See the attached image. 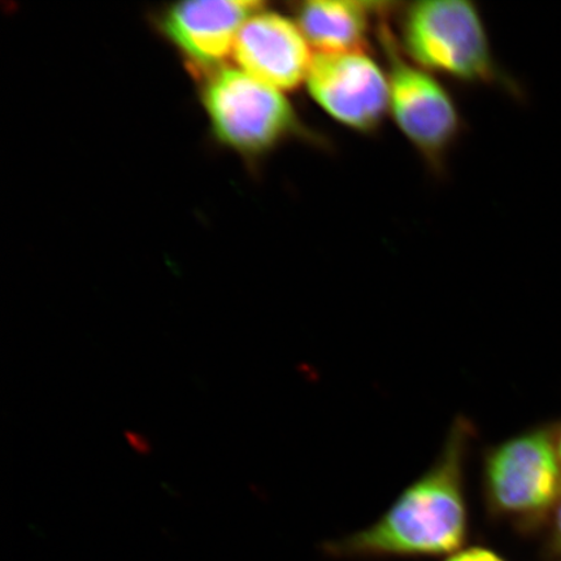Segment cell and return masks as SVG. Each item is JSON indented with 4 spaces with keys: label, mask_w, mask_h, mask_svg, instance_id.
<instances>
[{
    "label": "cell",
    "mask_w": 561,
    "mask_h": 561,
    "mask_svg": "<svg viewBox=\"0 0 561 561\" xmlns=\"http://www.w3.org/2000/svg\"><path fill=\"white\" fill-rule=\"evenodd\" d=\"M458 415L436 460L368 528L329 546L342 557H439L459 550L469 530L466 467L477 437Z\"/></svg>",
    "instance_id": "1"
},
{
    "label": "cell",
    "mask_w": 561,
    "mask_h": 561,
    "mask_svg": "<svg viewBox=\"0 0 561 561\" xmlns=\"http://www.w3.org/2000/svg\"><path fill=\"white\" fill-rule=\"evenodd\" d=\"M396 37L403 54L436 77L469 85L501 87L522 100L518 82L503 72L479 7L467 0L396 4Z\"/></svg>",
    "instance_id": "2"
},
{
    "label": "cell",
    "mask_w": 561,
    "mask_h": 561,
    "mask_svg": "<svg viewBox=\"0 0 561 561\" xmlns=\"http://www.w3.org/2000/svg\"><path fill=\"white\" fill-rule=\"evenodd\" d=\"M481 493L497 522L533 530L551 517L561 496L557 423L538 424L483 448Z\"/></svg>",
    "instance_id": "3"
},
{
    "label": "cell",
    "mask_w": 561,
    "mask_h": 561,
    "mask_svg": "<svg viewBox=\"0 0 561 561\" xmlns=\"http://www.w3.org/2000/svg\"><path fill=\"white\" fill-rule=\"evenodd\" d=\"M201 80L202 104L210 129L221 145L242 157H266L293 139L327 146L324 139L301 123L283 91L242 69L221 67Z\"/></svg>",
    "instance_id": "4"
},
{
    "label": "cell",
    "mask_w": 561,
    "mask_h": 561,
    "mask_svg": "<svg viewBox=\"0 0 561 561\" xmlns=\"http://www.w3.org/2000/svg\"><path fill=\"white\" fill-rule=\"evenodd\" d=\"M394 7L385 3L376 32L389 77L390 116L426 167L442 174L461 136L462 118L438 77L416 66L399 47L390 25Z\"/></svg>",
    "instance_id": "5"
},
{
    "label": "cell",
    "mask_w": 561,
    "mask_h": 561,
    "mask_svg": "<svg viewBox=\"0 0 561 561\" xmlns=\"http://www.w3.org/2000/svg\"><path fill=\"white\" fill-rule=\"evenodd\" d=\"M306 87L329 117L360 135H374L390 116L388 72L369 53L316 54Z\"/></svg>",
    "instance_id": "6"
},
{
    "label": "cell",
    "mask_w": 561,
    "mask_h": 561,
    "mask_svg": "<svg viewBox=\"0 0 561 561\" xmlns=\"http://www.w3.org/2000/svg\"><path fill=\"white\" fill-rule=\"evenodd\" d=\"M263 2L205 0L168 5L158 19L159 31L187 62L198 79L224 67L238 33Z\"/></svg>",
    "instance_id": "7"
},
{
    "label": "cell",
    "mask_w": 561,
    "mask_h": 561,
    "mask_svg": "<svg viewBox=\"0 0 561 561\" xmlns=\"http://www.w3.org/2000/svg\"><path fill=\"white\" fill-rule=\"evenodd\" d=\"M233 56L243 72L279 91L306 85L314 59L297 21L265 9L245 21Z\"/></svg>",
    "instance_id": "8"
},
{
    "label": "cell",
    "mask_w": 561,
    "mask_h": 561,
    "mask_svg": "<svg viewBox=\"0 0 561 561\" xmlns=\"http://www.w3.org/2000/svg\"><path fill=\"white\" fill-rule=\"evenodd\" d=\"M385 3L308 0L294 13L308 44L320 55L369 53Z\"/></svg>",
    "instance_id": "9"
},
{
    "label": "cell",
    "mask_w": 561,
    "mask_h": 561,
    "mask_svg": "<svg viewBox=\"0 0 561 561\" xmlns=\"http://www.w3.org/2000/svg\"><path fill=\"white\" fill-rule=\"evenodd\" d=\"M447 561H504L497 553L483 549V547H471V549L456 552Z\"/></svg>",
    "instance_id": "10"
},
{
    "label": "cell",
    "mask_w": 561,
    "mask_h": 561,
    "mask_svg": "<svg viewBox=\"0 0 561 561\" xmlns=\"http://www.w3.org/2000/svg\"><path fill=\"white\" fill-rule=\"evenodd\" d=\"M125 437L133 450H135L137 454L149 455L151 453L150 442L145 436H142V434L137 432H126Z\"/></svg>",
    "instance_id": "11"
},
{
    "label": "cell",
    "mask_w": 561,
    "mask_h": 561,
    "mask_svg": "<svg viewBox=\"0 0 561 561\" xmlns=\"http://www.w3.org/2000/svg\"><path fill=\"white\" fill-rule=\"evenodd\" d=\"M551 539L552 545L561 550V496L551 515Z\"/></svg>",
    "instance_id": "12"
},
{
    "label": "cell",
    "mask_w": 561,
    "mask_h": 561,
    "mask_svg": "<svg viewBox=\"0 0 561 561\" xmlns=\"http://www.w3.org/2000/svg\"><path fill=\"white\" fill-rule=\"evenodd\" d=\"M557 448L559 454V459L561 462V420L557 423Z\"/></svg>",
    "instance_id": "13"
}]
</instances>
